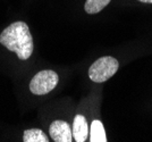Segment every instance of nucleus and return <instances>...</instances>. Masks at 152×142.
Masks as SVG:
<instances>
[{
    "instance_id": "obj_1",
    "label": "nucleus",
    "mask_w": 152,
    "mask_h": 142,
    "mask_svg": "<svg viewBox=\"0 0 152 142\" xmlns=\"http://www.w3.org/2000/svg\"><path fill=\"white\" fill-rule=\"evenodd\" d=\"M0 43L15 52L22 60H26L33 53V38L28 25L24 22H15L1 32Z\"/></svg>"
},
{
    "instance_id": "obj_5",
    "label": "nucleus",
    "mask_w": 152,
    "mask_h": 142,
    "mask_svg": "<svg viewBox=\"0 0 152 142\" xmlns=\"http://www.w3.org/2000/svg\"><path fill=\"white\" fill-rule=\"evenodd\" d=\"M73 139L76 142H84L88 140V134H89V126L86 118L83 115H76L73 122Z\"/></svg>"
},
{
    "instance_id": "obj_2",
    "label": "nucleus",
    "mask_w": 152,
    "mask_h": 142,
    "mask_svg": "<svg viewBox=\"0 0 152 142\" xmlns=\"http://www.w3.org/2000/svg\"><path fill=\"white\" fill-rule=\"evenodd\" d=\"M119 68L118 60L111 56L96 59L89 68V78L95 83H103L114 76Z\"/></svg>"
},
{
    "instance_id": "obj_8",
    "label": "nucleus",
    "mask_w": 152,
    "mask_h": 142,
    "mask_svg": "<svg viewBox=\"0 0 152 142\" xmlns=\"http://www.w3.org/2000/svg\"><path fill=\"white\" fill-rule=\"evenodd\" d=\"M111 0H86L84 9L88 14H98L110 4Z\"/></svg>"
},
{
    "instance_id": "obj_4",
    "label": "nucleus",
    "mask_w": 152,
    "mask_h": 142,
    "mask_svg": "<svg viewBox=\"0 0 152 142\" xmlns=\"http://www.w3.org/2000/svg\"><path fill=\"white\" fill-rule=\"evenodd\" d=\"M51 139L56 142H72L73 133L69 124L65 121H55L49 127Z\"/></svg>"
},
{
    "instance_id": "obj_6",
    "label": "nucleus",
    "mask_w": 152,
    "mask_h": 142,
    "mask_svg": "<svg viewBox=\"0 0 152 142\" xmlns=\"http://www.w3.org/2000/svg\"><path fill=\"white\" fill-rule=\"evenodd\" d=\"M90 141L91 142H107V136L104 132V127L102 123L95 119L91 124V131H90Z\"/></svg>"
},
{
    "instance_id": "obj_3",
    "label": "nucleus",
    "mask_w": 152,
    "mask_h": 142,
    "mask_svg": "<svg viewBox=\"0 0 152 142\" xmlns=\"http://www.w3.org/2000/svg\"><path fill=\"white\" fill-rule=\"evenodd\" d=\"M59 76L51 70H43L37 73L30 82V90L33 94L43 96L53 90L58 85Z\"/></svg>"
},
{
    "instance_id": "obj_7",
    "label": "nucleus",
    "mask_w": 152,
    "mask_h": 142,
    "mask_svg": "<svg viewBox=\"0 0 152 142\" xmlns=\"http://www.w3.org/2000/svg\"><path fill=\"white\" fill-rule=\"evenodd\" d=\"M24 142H49V138L40 129H31L24 131L23 134Z\"/></svg>"
},
{
    "instance_id": "obj_9",
    "label": "nucleus",
    "mask_w": 152,
    "mask_h": 142,
    "mask_svg": "<svg viewBox=\"0 0 152 142\" xmlns=\"http://www.w3.org/2000/svg\"><path fill=\"white\" fill-rule=\"evenodd\" d=\"M141 2H143V4H152V0H139Z\"/></svg>"
}]
</instances>
